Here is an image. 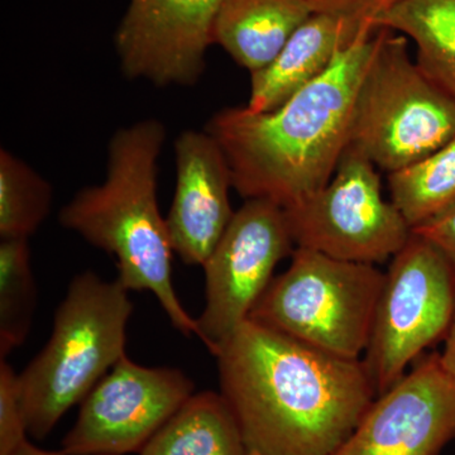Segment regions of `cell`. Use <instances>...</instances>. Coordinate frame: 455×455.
I'll use <instances>...</instances> for the list:
<instances>
[{
  "mask_svg": "<svg viewBox=\"0 0 455 455\" xmlns=\"http://www.w3.org/2000/svg\"><path fill=\"white\" fill-rule=\"evenodd\" d=\"M37 305L28 238L0 243V357L25 343Z\"/></svg>",
  "mask_w": 455,
  "mask_h": 455,
  "instance_id": "19",
  "label": "cell"
},
{
  "mask_svg": "<svg viewBox=\"0 0 455 455\" xmlns=\"http://www.w3.org/2000/svg\"><path fill=\"white\" fill-rule=\"evenodd\" d=\"M251 455H333L377 397L363 362L245 320L218 355Z\"/></svg>",
  "mask_w": 455,
  "mask_h": 455,
  "instance_id": "1",
  "label": "cell"
},
{
  "mask_svg": "<svg viewBox=\"0 0 455 455\" xmlns=\"http://www.w3.org/2000/svg\"><path fill=\"white\" fill-rule=\"evenodd\" d=\"M283 211L296 247L349 262L392 259L412 235L396 206L383 199L377 167L350 146L324 188Z\"/></svg>",
  "mask_w": 455,
  "mask_h": 455,
  "instance_id": "8",
  "label": "cell"
},
{
  "mask_svg": "<svg viewBox=\"0 0 455 455\" xmlns=\"http://www.w3.org/2000/svg\"><path fill=\"white\" fill-rule=\"evenodd\" d=\"M13 455H68L65 453H62V451H44V449L37 448L36 445H33L29 440H27L25 444L22 445L16 453Z\"/></svg>",
  "mask_w": 455,
  "mask_h": 455,
  "instance_id": "25",
  "label": "cell"
},
{
  "mask_svg": "<svg viewBox=\"0 0 455 455\" xmlns=\"http://www.w3.org/2000/svg\"><path fill=\"white\" fill-rule=\"evenodd\" d=\"M454 311V263L412 232L391 259L362 358L377 396L403 379L425 350L447 337Z\"/></svg>",
  "mask_w": 455,
  "mask_h": 455,
  "instance_id": "7",
  "label": "cell"
},
{
  "mask_svg": "<svg viewBox=\"0 0 455 455\" xmlns=\"http://www.w3.org/2000/svg\"><path fill=\"white\" fill-rule=\"evenodd\" d=\"M140 455H251L241 427L220 392L193 394Z\"/></svg>",
  "mask_w": 455,
  "mask_h": 455,
  "instance_id": "16",
  "label": "cell"
},
{
  "mask_svg": "<svg viewBox=\"0 0 455 455\" xmlns=\"http://www.w3.org/2000/svg\"><path fill=\"white\" fill-rule=\"evenodd\" d=\"M176 188L166 218L171 244L185 265L203 266L233 215L232 175L226 155L206 131H185L175 140Z\"/></svg>",
  "mask_w": 455,
  "mask_h": 455,
  "instance_id": "13",
  "label": "cell"
},
{
  "mask_svg": "<svg viewBox=\"0 0 455 455\" xmlns=\"http://www.w3.org/2000/svg\"><path fill=\"white\" fill-rule=\"evenodd\" d=\"M377 31L362 33L325 74L276 109L229 107L212 116L205 131L223 149L239 196L289 209L331 181L349 146L355 97Z\"/></svg>",
  "mask_w": 455,
  "mask_h": 455,
  "instance_id": "2",
  "label": "cell"
},
{
  "mask_svg": "<svg viewBox=\"0 0 455 455\" xmlns=\"http://www.w3.org/2000/svg\"><path fill=\"white\" fill-rule=\"evenodd\" d=\"M311 14L304 0H223L212 42L256 73L274 61Z\"/></svg>",
  "mask_w": 455,
  "mask_h": 455,
  "instance_id": "15",
  "label": "cell"
},
{
  "mask_svg": "<svg viewBox=\"0 0 455 455\" xmlns=\"http://www.w3.org/2000/svg\"><path fill=\"white\" fill-rule=\"evenodd\" d=\"M391 202L409 226L427 223L455 206V139L424 160L388 175Z\"/></svg>",
  "mask_w": 455,
  "mask_h": 455,
  "instance_id": "18",
  "label": "cell"
},
{
  "mask_svg": "<svg viewBox=\"0 0 455 455\" xmlns=\"http://www.w3.org/2000/svg\"><path fill=\"white\" fill-rule=\"evenodd\" d=\"M20 376L7 361L0 362V455H13L27 442Z\"/></svg>",
  "mask_w": 455,
  "mask_h": 455,
  "instance_id": "21",
  "label": "cell"
},
{
  "mask_svg": "<svg viewBox=\"0 0 455 455\" xmlns=\"http://www.w3.org/2000/svg\"><path fill=\"white\" fill-rule=\"evenodd\" d=\"M412 232L435 244L455 265V206L414 228Z\"/></svg>",
  "mask_w": 455,
  "mask_h": 455,
  "instance_id": "23",
  "label": "cell"
},
{
  "mask_svg": "<svg viewBox=\"0 0 455 455\" xmlns=\"http://www.w3.org/2000/svg\"><path fill=\"white\" fill-rule=\"evenodd\" d=\"M118 280L83 272L68 284L44 348L20 376L28 435L46 438L125 355L133 305Z\"/></svg>",
  "mask_w": 455,
  "mask_h": 455,
  "instance_id": "4",
  "label": "cell"
},
{
  "mask_svg": "<svg viewBox=\"0 0 455 455\" xmlns=\"http://www.w3.org/2000/svg\"><path fill=\"white\" fill-rule=\"evenodd\" d=\"M311 12L376 29L377 22L398 0H304Z\"/></svg>",
  "mask_w": 455,
  "mask_h": 455,
  "instance_id": "22",
  "label": "cell"
},
{
  "mask_svg": "<svg viewBox=\"0 0 455 455\" xmlns=\"http://www.w3.org/2000/svg\"><path fill=\"white\" fill-rule=\"evenodd\" d=\"M439 355L443 366L455 379V311L451 328H449L447 337H445L444 350Z\"/></svg>",
  "mask_w": 455,
  "mask_h": 455,
  "instance_id": "24",
  "label": "cell"
},
{
  "mask_svg": "<svg viewBox=\"0 0 455 455\" xmlns=\"http://www.w3.org/2000/svg\"><path fill=\"white\" fill-rule=\"evenodd\" d=\"M296 245L284 211L263 199L245 200L203 267L205 307L196 319L199 339L212 355L250 317L274 280L278 263Z\"/></svg>",
  "mask_w": 455,
  "mask_h": 455,
  "instance_id": "9",
  "label": "cell"
},
{
  "mask_svg": "<svg viewBox=\"0 0 455 455\" xmlns=\"http://www.w3.org/2000/svg\"><path fill=\"white\" fill-rule=\"evenodd\" d=\"M164 140L166 130L156 119L116 131L108 147L106 179L80 190L61 209L60 223L112 254L116 280L128 291L154 293L180 333L199 338L196 319L173 287V248L158 206V158Z\"/></svg>",
  "mask_w": 455,
  "mask_h": 455,
  "instance_id": "3",
  "label": "cell"
},
{
  "mask_svg": "<svg viewBox=\"0 0 455 455\" xmlns=\"http://www.w3.org/2000/svg\"><path fill=\"white\" fill-rule=\"evenodd\" d=\"M194 388V382L176 368L140 366L124 355L84 398L61 451L140 453Z\"/></svg>",
  "mask_w": 455,
  "mask_h": 455,
  "instance_id": "10",
  "label": "cell"
},
{
  "mask_svg": "<svg viewBox=\"0 0 455 455\" xmlns=\"http://www.w3.org/2000/svg\"><path fill=\"white\" fill-rule=\"evenodd\" d=\"M221 2L131 0L114 36L123 74L158 86L196 84Z\"/></svg>",
  "mask_w": 455,
  "mask_h": 455,
  "instance_id": "12",
  "label": "cell"
},
{
  "mask_svg": "<svg viewBox=\"0 0 455 455\" xmlns=\"http://www.w3.org/2000/svg\"><path fill=\"white\" fill-rule=\"evenodd\" d=\"M52 188L25 161L0 151V235L29 238L46 220Z\"/></svg>",
  "mask_w": 455,
  "mask_h": 455,
  "instance_id": "20",
  "label": "cell"
},
{
  "mask_svg": "<svg viewBox=\"0 0 455 455\" xmlns=\"http://www.w3.org/2000/svg\"><path fill=\"white\" fill-rule=\"evenodd\" d=\"M455 139V103L411 59L409 40L387 28L359 85L349 146L396 172Z\"/></svg>",
  "mask_w": 455,
  "mask_h": 455,
  "instance_id": "5",
  "label": "cell"
},
{
  "mask_svg": "<svg viewBox=\"0 0 455 455\" xmlns=\"http://www.w3.org/2000/svg\"><path fill=\"white\" fill-rule=\"evenodd\" d=\"M376 27L411 41L415 61L455 103V0H398Z\"/></svg>",
  "mask_w": 455,
  "mask_h": 455,
  "instance_id": "17",
  "label": "cell"
},
{
  "mask_svg": "<svg viewBox=\"0 0 455 455\" xmlns=\"http://www.w3.org/2000/svg\"><path fill=\"white\" fill-rule=\"evenodd\" d=\"M455 439V379L425 355L379 395L333 455H439Z\"/></svg>",
  "mask_w": 455,
  "mask_h": 455,
  "instance_id": "11",
  "label": "cell"
},
{
  "mask_svg": "<svg viewBox=\"0 0 455 455\" xmlns=\"http://www.w3.org/2000/svg\"><path fill=\"white\" fill-rule=\"evenodd\" d=\"M367 31L374 28L326 14H311L274 61L251 74L250 100L245 107L251 112L262 113L283 106L325 74L341 51Z\"/></svg>",
  "mask_w": 455,
  "mask_h": 455,
  "instance_id": "14",
  "label": "cell"
},
{
  "mask_svg": "<svg viewBox=\"0 0 455 455\" xmlns=\"http://www.w3.org/2000/svg\"><path fill=\"white\" fill-rule=\"evenodd\" d=\"M386 274L296 247L248 319L337 357L361 361Z\"/></svg>",
  "mask_w": 455,
  "mask_h": 455,
  "instance_id": "6",
  "label": "cell"
}]
</instances>
